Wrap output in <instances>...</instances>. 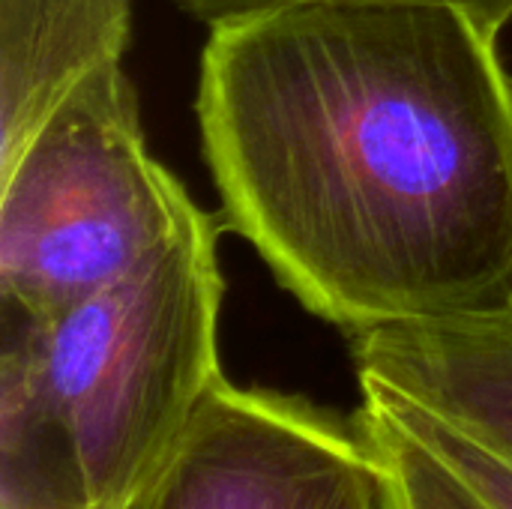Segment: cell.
Masks as SVG:
<instances>
[{
  "label": "cell",
  "mask_w": 512,
  "mask_h": 509,
  "mask_svg": "<svg viewBox=\"0 0 512 509\" xmlns=\"http://www.w3.org/2000/svg\"><path fill=\"white\" fill-rule=\"evenodd\" d=\"M201 156L225 231L342 333L512 297V75L453 6L300 3L210 27Z\"/></svg>",
  "instance_id": "cell-1"
},
{
  "label": "cell",
  "mask_w": 512,
  "mask_h": 509,
  "mask_svg": "<svg viewBox=\"0 0 512 509\" xmlns=\"http://www.w3.org/2000/svg\"><path fill=\"white\" fill-rule=\"evenodd\" d=\"M222 231L219 213L201 210L138 270L51 318L0 303L90 509H132L225 378Z\"/></svg>",
  "instance_id": "cell-2"
},
{
  "label": "cell",
  "mask_w": 512,
  "mask_h": 509,
  "mask_svg": "<svg viewBox=\"0 0 512 509\" xmlns=\"http://www.w3.org/2000/svg\"><path fill=\"white\" fill-rule=\"evenodd\" d=\"M201 210L150 153L123 63L105 66L0 168V303L51 318L138 270Z\"/></svg>",
  "instance_id": "cell-3"
},
{
  "label": "cell",
  "mask_w": 512,
  "mask_h": 509,
  "mask_svg": "<svg viewBox=\"0 0 512 509\" xmlns=\"http://www.w3.org/2000/svg\"><path fill=\"white\" fill-rule=\"evenodd\" d=\"M132 509H384L354 417L222 378Z\"/></svg>",
  "instance_id": "cell-4"
},
{
  "label": "cell",
  "mask_w": 512,
  "mask_h": 509,
  "mask_svg": "<svg viewBox=\"0 0 512 509\" xmlns=\"http://www.w3.org/2000/svg\"><path fill=\"white\" fill-rule=\"evenodd\" d=\"M372 381L512 468V297L489 309L372 330L351 339Z\"/></svg>",
  "instance_id": "cell-5"
},
{
  "label": "cell",
  "mask_w": 512,
  "mask_h": 509,
  "mask_svg": "<svg viewBox=\"0 0 512 509\" xmlns=\"http://www.w3.org/2000/svg\"><path fill=\"white\" fill-rule=\"evenodd\" d=\"M135 0H0V168L93 72L123 63Z\"/></svg>",
  "instance_id": "cell-6"
},
{
  "label": "cell",
  "mask_w": 512,
  "mask_h": 509,
  "mask_svg": "<svg viewBox=\"0 0 512 509\" xmlns=\"http://www.w3.org/2000/svg\"><path fill=\"white\" fill-rule=\"evenodd\" d=\"M0 509H90L21 327L0 312Z\"/></svg>",
  "instance_id": "cell-7"
},
{
  "label": "cell",
  "mask_w": 512,
  "mask_h": 509,
  "mask_svg": "<svg viewBox=\"0 0 512 509\" xmlns=\"http://www.w3.org/2000/svg\"><path fill=\"white\" fill-rule=\"evenodd\" d=\"M360 393L354 423L372 450L384 509H495L375 393Z\"/></svg>",
  "instance_id": "cell-8"
},
{
  "label": "cell",
  "mask_w": 512,
  "mask_h": 509,
  "mask_svg": "<svg viewBox=\"0 0 512 509\" xmlns=\"http://www.w3.org/2000/svg\"><path fill=\"white\" fill-rule=\"evenodd\" d=\"M360 390L375 393L420 441H426L447 465H453L492 507L512 509V468L507 462H501L498 456H492L486 447L465 438L453 426L441 423L438 417L426 414L423 408L411 405L408 399H402L372 381H360Z\"/></svg>",
  "instance_id": "cell-9"
},
{
  "label": "cell",
  "mask_w": 512,
  "mask_h": 509,
  "mask_svg": "<svg viewBox=\"0 0 512 509\" xmlns=\"http://www.w3.org/2000/svg\"><path fill=\"white\" fill-rule=\"evenodd\" d=\"M186 15L207 27H219L228 21H240L249 15L300 6V3H417V6H453L468 12L483 27L504 36L512 24V0H174Z\"/></svg>",
  "instance_id": "cell-10"
}]
</instances>
